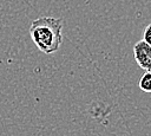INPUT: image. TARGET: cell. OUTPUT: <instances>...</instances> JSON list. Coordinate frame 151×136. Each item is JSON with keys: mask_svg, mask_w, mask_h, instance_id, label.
<instances>
[{"mask_svg": "<svg viewBox=\"0 0 151 136\" xmlns=\"http://www.w3.org/2000/svg\"><path fill=\"white\" fill-rule=\"evenodd\" d=\"M63 20L52 17H40L32 21L29 34L35 46L50 54L59 50L63 43Z\"/></svg>", "mask_w": 151, "mask_h": 136, "instance_id": "cell-1", "label": "cell"}, {"mask_svg": "<svg viewBox=\"0 0 151 136\" xmlns=\"http://www.w3.org/2000/svg\"><path fill=\"white\" fill-rule=\"evenodd\" d=\"M133 57L140 69L144 71H151V46L147 45L143 39L134 44Z\"/></svg>", "mask_w": 151, "mask_h": 136, "instance_id": "cell-2", "label": "cell"}, {"mask_svg": "<svg viewBox=\"0 0 151 136\" xmlns=\"http://www.w3.org/2000/svg\"><path fill=\"white\" fill-rule=\"evenodd\" d=\"M138 86L144 92H151V71H145L138 82Z\"/></svg>", "mask_w": 151, "mask_h": 136, "instance_id": "cell-3", "label": "cell"}, {"mask_svg": "<svg viewBox=\"0 0 151 136\" xmlns=\"http://www.w3.org/2000/svg\"><path fill=\"white\" fill-rule=\"evenodd\" d=\"M143 40L151 46V24H149L143 32Z\"/></svg>", "mask_w": 151, "mask_h": 136, "instance_id": "cell-4", "label": "cell"}]
</instances>
